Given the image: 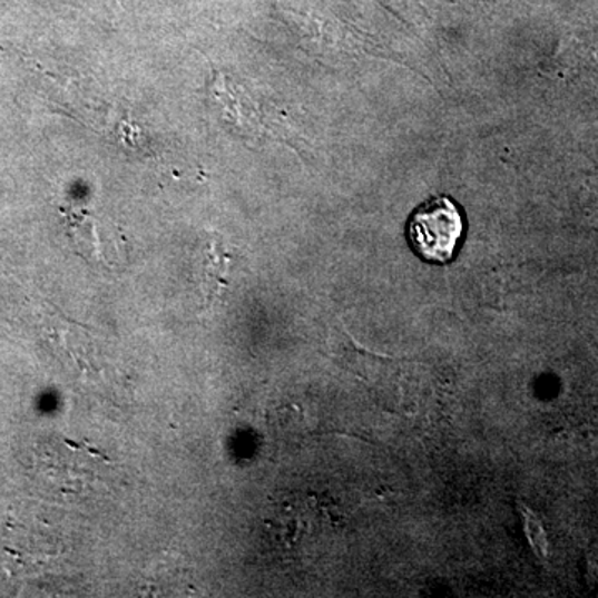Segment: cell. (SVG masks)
<instances>
[{
	"label": "cell",
	"mask_w": 598,
	"mask_h": 598,
	"mask_svg": "<svg viewBox=\"0 0 598 598\" xmlns=\"http://www.w3.org/2000/svg\"><path fill=\"white\" fill-rule=\"evenodd\" d=\"M464 235V216L458 203L435 197L419 206L408 222V239L415 255L435 265L454 258Z\"/></svg>",
	"instance_id": "obj_1"
},
{
	"label": "cell",
	"mask_w": 598,
	"mask_h": 598,
	"mask_svg": "<svg viewBox=\"0 0 598 598\" xmlns=\"http://www.w3.org/2000/svg\"><path fill=\"white\" fill-rule=\"evenodd\" d=\"M229 258L223 252L218 236L209 238L206 248L205 273H203V293L208 306H212L226 288V275H228Z\"/></svg>",
	"instance_id": "obj_2"
}]
</instances>
